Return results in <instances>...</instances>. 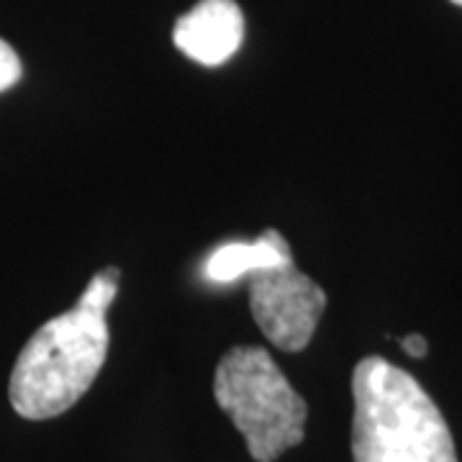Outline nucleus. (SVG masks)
<instances>
[{
	"label": "nucleus",
	"mask_w": 462,
	"mask_h": 462,
	"mask_svg": "<svg viewBox=\"0 0 462 462\" xmlns=\"http://www.w3.org/2000/svg\"><path fill=\"white\" fill-rule=\"evenodd\" d=\"M121 273L100 270L65 314L50 319L21 349L8 396L23 419H51L88 393L108 355L111 331L106 314L118 293Z\"/></svg>",
	"instance_id": "1"
},
{
	"label": "nucleus",
	"mask_w": 462,
	"mask_h": 462,
	"mask_svg": "<svg viewBox=\"0 0 462 462\" xmlns=\"http://www.w3.org/2000/svg\"><path fill=\"white\" fill-rule=\"evenodd\" d=\"M355 462H457L445 416L396 365L365 357L352 375Z\"/></svg>",
	"instance_id": "2"
},
{
	"label": "nucleus",
	"mask_w": 462,
	"mask_h": 462,
	"mask_svg": "<svg viewBox=\"0 0 462 462\" xmlns=\"http://www.w3.org/2000/svg\"><path fill=\"white\" fill-rule=\"evenodd\" d=\"M214 396L231 424L245 434L249 455L275 462L303 442L306 401L263 346H234L216 365Z\"/></svg>",
	"instance_id": "3"
},
{
	"label": "nucleus",
	"mask_w": 462,
	"mask_h": 462,
	"mask_svg": "<svg viewBox=\"0 0 462 462\" xmlns=\"http://www.w3.org/2000/svg\"><path fill=\"white\" fill-rule=\"evenodd\" d=\"M249 281V309L257 327L282 352H300L311 342L327 309V293L296 263L257 270Z\"/></svg>",
	"instance_id": "4"
},
{
	"label": "nucleus",
	"mask_w": 462,
	"mask_h": 462,
	"mask_svg": "<svg viewBox=\"0 0 462 462\" xmlns=\"http://www.w3.org/2000/svg\"><path fill=\"white\" fill-rule=\"evenodd\" d=\"M245 39V16L236 0H199L175 21V47L203 67L231 60Z\"/></svg>",
	"instance_id": "5"
},
{
	"label": "nucleus",
	"mask_w": 462,
	"mask_h": 462,
	"mask_svg": "<svg viewBox=\"0 0 462 462\" xmlns=\"http://www.w3.org/2000/svg\"><path fill=\"white\" fill-rule=\"evenodd\" d=\"M291 260L293 252L288 239L278 229H267L252 242H226L216 247L200 264V278L211 285H231L245 281L257 270Z\"/></svg>",
	"instance_id": "6"
},
{
	"label": "nucleus",
	"mask_w": 462,
	"mask_h": 462,
	"mask_svg": "<svg viewBox=\"0 0 462 462\" xmlns=\"http://www.w3.org/2000/svg\"><path fill=\"white\" fill-rule=\"evenodd\" d=\"M21 72H23V67H21L18 54L8 42L0 39V93L14 88L21 80Z\"/></svg>",
	"instance_id": "7"
},
{
	"label": "nucleus",
	"mask_w": 462,
	"mask_h": 462,
	"mask_svg": "<svg viewBox=\"0 0 462 462\" xmlns=\"http://www.w3.org/2000/svg\"><path fill=\"white\" fill-rule=\"evenodd\" d=\"M401 346L406 349L409 357H424V355L430 352V345H427V339H424L421 334H409V337H403V339H401Z\"/></svg>",
	"instance_id": "8"
},
{
	"label": "nucleus",
	"mask_w": 462,
	"mask_h": 462,
	"mask_svg": "<svg viewBox=\"0 0 462 462\" xmlns=\"http://www.w3.org/2000/svg\"><path fill=\"white\" fill-rule=\"evenodd\" d=\"M452 3H455V5H462V0H452Z\"/></svg>",
	"instance_id": "9"
}]
</instances>
